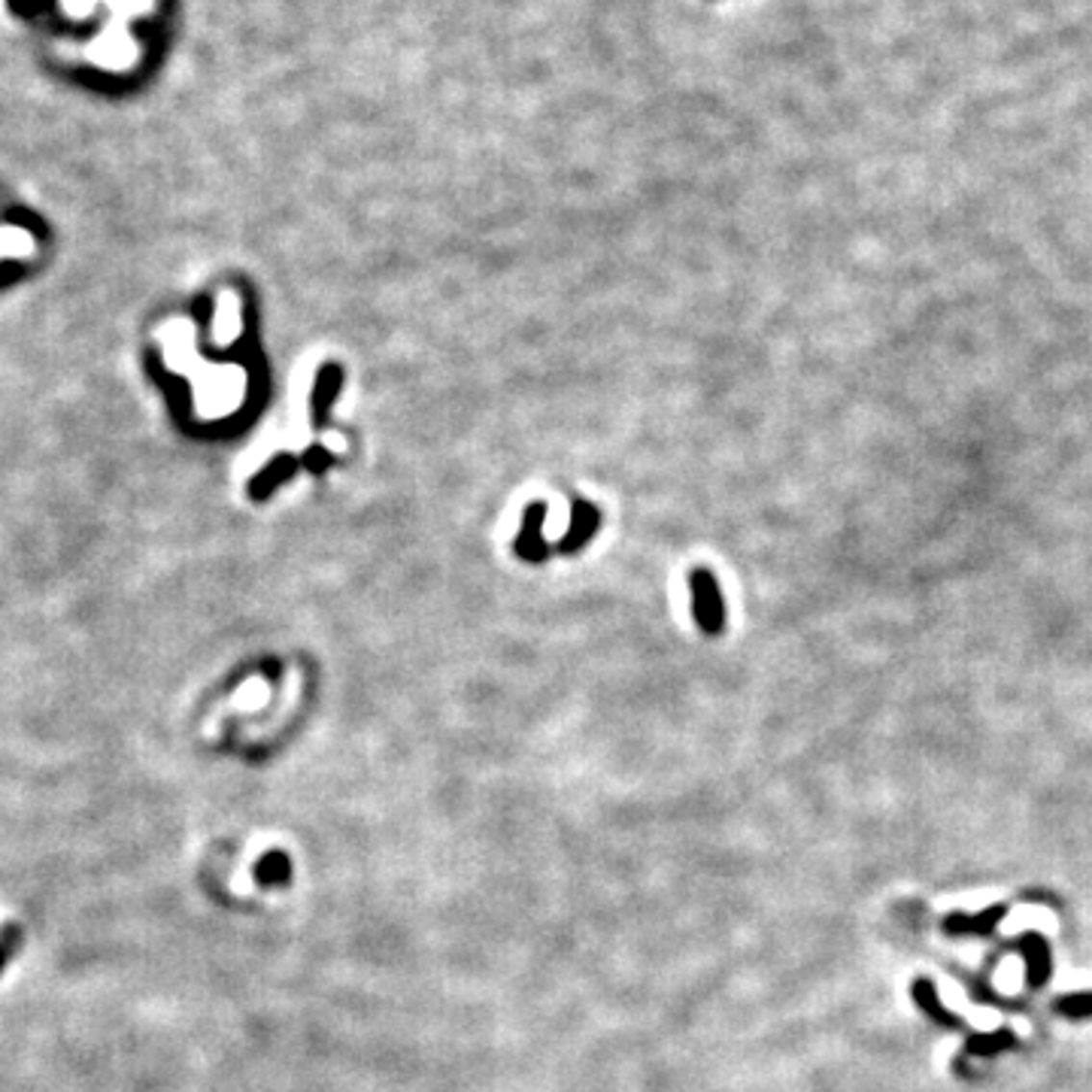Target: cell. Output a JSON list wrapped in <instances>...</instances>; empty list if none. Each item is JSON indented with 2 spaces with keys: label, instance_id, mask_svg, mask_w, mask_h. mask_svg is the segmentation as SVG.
Wrapping results in <instances>:
<instances>
[{
  "label": "cell",
  "instance_id": "6da1fadb",
  "mask_svg": "<svg viewBox=\"0 0 1092 1092\" xmlns=\"http://www.w3.org/2000/svg\"><path fill=\"white\" fill-rule=\"evenodd\" d=\"M1004 917V907H989L978 917H962V913H952L944 920V931L950 935H986V931L996 928V923Z\"/></svg>",
  "mask_w": 1092,
  "mask_h": 1092
},
{
  "label": "cell",
  "instance_id": "7a4b0ae2",
  "mask_svg": "<svg viewBox=\"0 0 1092 1092\" xmlns=\"http://www.w3.org/2000/svg\"><path fill=\"white\" fill-rule=\"evenodd\" d=\"M1017 947L1029 956V986L1047 983V978H1050V956H1047L1044 938L1041 935H1031V931H1029V935H1023L1017 941Z\"/></svg>",
  "mask_w": 1092,
  "mask_h": 1092
},
{
  "label": "cell",
  "instance_id": "3957f363",
  "mask_svg": "<svg viewBox=\"0 0 1092 1092\" xmlns=\"http://www.w3.org/2000/svg\"><path fill=\"white\" fill-rule=\"evenodd\" d=\"M255 880L262 883V886H286V883H292V859L286 856V852H280V850L267 852V856L255 865Z\"/></svg>",
  "mask_w": 1092,
  "mask_h": 1092
},
{
  "label": "cell",
  "instance_id": "277c9868",
  "mask_svg": "<svg viewBox=\"0 0 1092 1092\" xmlns=\"http://www.w3.org/2000/svg\"><path fill=\"white\" fill-rule=\"evenodd\" d=\"M37 241L28 228L4 225L0 228V258H34Z\"/></svg>",
  "mask_w": 1092,
  "mask_h": 1092
},
{
  "label": "cell",
  "instance_id": "5b68a950",
  "mask_svg": "<svg viewBox=\"0 0 1092 1092\" xmlns=\"http://www.w3.org/2000/svg\"><path fill=\"white\" fill-rule=\"evenodd\" d=\"M913 996H917V1002H920V1007L926 1010V1014H931L938 1023H947V1026H956V1023H959L956 1017L947 1014V1010L938 1004L935 986H931L928 980H917V986H913Z\"/></svg>",
  "mask_w": 1092,
  "mask_h": 1092
},
{
  "label": "cell",
  "instance_id": "8992f818",
  "mask_svg": "<svg viewBox=\"0 0 1092 1092\" xmlns=\"http://www.w3.org/2000/svg\"><path fill=\"white\" fill-rule=\"evenodd\" d=\"M1010 1044H1014V1035H1010V1031H999V1035H975V1038H968V1054L992 1056L996 1050H1004Z\"/></svg>",
  "mask_w": 1092,
  "mask_h": 1092
},
{
  "label": "cell",
  "instance_id": "52a82bcc",
  "mask_svg": "<svg viewBox=\"0 0 1092 1092\" xmlns=\"http://www.w3.org/2000/svg\"><path fill=\"white\" fill-rule=\"evenodd\" d=\"M1059 1010H1062V1014H1068V1017H1075V1020L1089 1017V1014H1092V992H1080V996H1068V999H1062V1002H1059Z\"/></svg>",
  "mask_w": 1092,
  "mask_h": 1092
},
{
  "label": "cell",
  "instance_id": "ba28073f",
  "mask_svg": "<svg viewBox=\"0 0 1092 1092\" xmlns=\"http://www.w3.org/2000/svg\"><path fill=\"white\" fill-rule=\"evenodd\" d=\"M15 944H18V928L15 926H10L7 931H0V968H4L7 959L13 956Z\"/></svg>",
  "mask_w": 1092,
  "mask_h": 1092
}]
</instances>
